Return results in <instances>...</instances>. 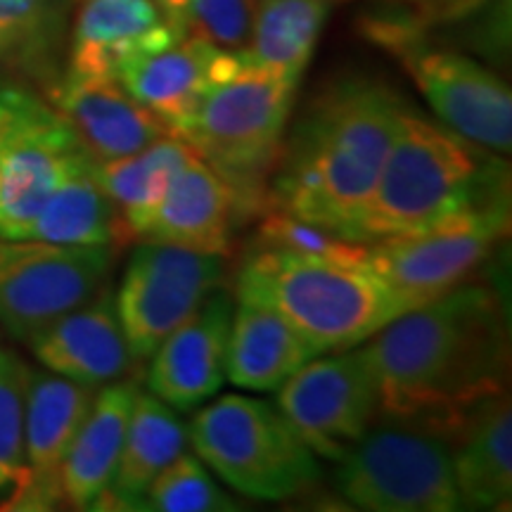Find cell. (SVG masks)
I'll use <instances>...</instances> for the list:
<instances>
[{
  "mask_svg": "<svg viewBox=\"0 0 512 512\" xmlns=\"http://www.w3.org/2000/svg\"><path fill=\"white\" fill-rule=\"evenodd\" d=\"M124 238L119 214L86 162L72 171L43 202L15 240H43L57 245H117Z\"/></svg>",
  "mask_w": 512,
  "mask_h": 512,
  "instance_id": "25",
  "label": "cell"
},
{
  "mask_svg": "<svg viewBox=\"0 0 512 512\" xmlns=\"http://www.w3.org/2000/svg\"><path fill=\"white\" fill-rule=\"evenodd\" d=\"M259 247L280 249L297 256L347 261V264H368L366 242H351L280 209L261 211Z\"/></svg>",
  "mask_w": 512,
  "mask_h": 512,
  "instance_id": "31",
  "label": "cell"
},
{
  "mask_svg": "<svg viewBox=\"0 0 512 512\" xmlns=\"http://www.w3.org/2000/svg\"><path fill=\"white\" fill-rule=\"evenodd\" d=\"M72 0H0V60H31L60 34Z\"/></svg>",
  "mask_w": 512,
  "mask_h": 512,
  "instance_id": "30",
  "label": "cell"
},
{
  "mask_svg": "<svg viewBox=\"0 0 512 512\" xmlns=\"http://www.w3.org/2000/svg\"><path fill=\"white\" fill-rule=\"evenodd\" d=\"M31 368L17 354L0 358V491H17L27 477L24 413H27Z\"/></svg>",
  "mask_w": 512,
  "mask_h": 512,
  "instance_id": "29",
  "label": "cell"
},
{
  "mask_svg": "<svg viewBox=\"0 0 512 512\" xmlns=\"http://www.w3.org/2000/svg\"><path fill=\"white\" fill-rule=\"evenodd\" d=\"M192 147L176 133H166L145 150L114 162L93 164L95 178L119 214L124 238H138L147 216L169 188L171 178L188 162Z\"/></svg>",
  "mask_w": 512,
  "mask_h": 512,
  "instance_id": "26",
  "label": "cell"
},
{
  "mask_svg": "<svg viewBox=\"0 0 512 512\" xmlns=\"http://www.w3.org/2000/svg\"><path fill=\"white\" fill-rule=\"evenodd\" d=\"M238 211L228 183L192 152L147 216L138 240L226 256L233 247Z\"/></svg>",
  "mask_w": 512,
  "mask_h": 512,
  "instance_id": "20",
  "label": "cell"
},
{
  "mask_svg": "<svg viewBox=\"0 0 512 512\" xmlns=\"http://www.w3.org/2000/svg\"><path fill=\"white\" fill-rule=\"evenodd\" d=\"M195 456L230 489L254 501L302 496L320 479L316 453L275 403L221 394L188 425Z\"/></svg>",
  "mask_w": 512,
  "mask_h": 512,
  "instance_id": "6",
  "label": "cell"
},
{
  "mask_svg": "<svg viewBox=\"0 0 512 512\" xmlns=\"http://www.w3.org/2000/svg\"><path fill=\"white\" fill-rule=\"evenodd\" d=\"M339 460L337 489L358 510H465L446 434L430 420L382 415Z\"/></svg>",
  "mask_w": 512,
  "mask_h": 512,
  "instance_id": "7",
  "label": "cell"
},
{
  "mask_svg": "<svg viewBox=\"0 0 512 512\" xmlns=\"http://www.w3.org/2000/svg\"><path fill=\"white\" fill-rule=\"evenodd\" d=\"M363 349L380 389V415L441 427L508 387V313L489 285L465 280L401 313Z\"/></svg>",
  "mask_w": 512,
  "mask_h": 512,
  "instance_id": "1",
  "label": "cell"
},
{
  "mask_svg": "<svg viewBox=\"0 0 512 512\" xmlns=\"http://www.w3.org/2000/svg\"><path fill=\"white\" fill-rule=\"evenodd\" d=\"M136 396L138 382L126 377L95 392L91 411L76 432L60 470L62 501L72 508L93 510L110 486Z\"/></svg>",
  "mask_w": 512,
  "mask_h": 512,
  "instance_id": "22",
  "label": "cell"
},
{
  "mask_svg": "<svg viewBox=\"0 0 512 512\" xmlns=\"http://www.w3.org/2000/svg\"><path fill=\"white\" fill-rule=\"evenodd\" d=\"M226 264L219 254L143 242L128 259L114 297L133 361H147L164 337L221 285Z\"/></svg>",
  "mask_w": 512,
  "mask_h": 512,
  "instance_id": "13",
  "label": "cell"
},
{
  "mask_svg": "<svg viewBox=\"0 0 512 512\" xmlns=\"http://www.w3.org/2000/svg\"><path fill=\"white\" fill-rule=\"evenodd\" d=\"M188 446V425H183L174 408L155 394L138 392L117 470L93 510H143L150 484Z\"/></svg>",
  "mask_w": 512,
  "mask_h": 512,
  "instance_id": "23",
  "label": "cell"
},
{
  "mask_svg": "<svg viewBox=\"0 0 512 512\" xmlns=\"http://www.w3.org/2000/svg\"><path fill=\"white\" fill-rule=\"evenodd\" d=\"M0 358H3V349H0Z\"/></svg>",
  "mask_w": 512,
  "mask_h": 512,
  "instance_id": "34",
  "label": "cell"
},
{
  "mask_svg": "<svg viewBox=\"0 0 512 512\" xmlns=\"http://www.w3.org/2000/svg\"><path fill=\"white\" fill-rule=\"evenodd\" d=\"M316 356L271 306L238 299L226 347V380L249 392H278Z\"/></svg>",
  "mask_w": 512,
  "mask_h": 512,
  "instance_id": "24",
  "label": "cell"
},
{
  "mask_svg": "<svg viewBox=\"0 0 512 512\" xmlns=\"http://www.w3.org/2000/svg\"><path fill=\"white\" fill-rule=\"evenodd\" d=\"M114 256L110 245L0 238V325L29 344L46 325L102 290Z\"/></svg>",
  "mask_w": 512,
  "mask_h": 512,
  "instance_id": "10",
  "label": "cell"
},
{
  "mask_svg": "<svg viewBox=\"0 0 512 512\" xmlns=\"http://www.w3.org/2000/svg\"><path fill=\"white\" fill-rule=\"evenodd\" d=\"M98 389L55 373L31 370L27 413H24V453L27 477L12 491L10 510H48L62 501L60 470L69 446L86 420Z\"/></svg>",
  "mask_w": 512,
  "mask_h": 512,
  "instance_id": "15",
  "label": "cell"
},
{
  "mask_svg": "<svg viewBox=\"0 0 512 512\" xmlns=\"http://www.w3.org/2000/svg\"><path fill=\"white\" fill-rule=\"evenodd\" d=\"M188 36L155 0H81L69 46L79 76L117 79L121 69Z\"/></svg>",
  "mask_w": 512,
  "mask_h": 512,
  "instance_id": "16",
  "label": "cell"
},
{
  "mask_svg": "<svg viewBox=\"0 0 512 512\" xmlns=\"http://www.w3.org/2000/svg\"><path fill=\"white\" fill-rule=\"evenodd\" d=\"M337 0H256L247 57L256 67L302 79Z\"/></svg>",
  "mask_w": 512,
  "mask_h": 512,
  "instance_id": "27",
  "label": "cell"
},
{
  "mask_svg": "<svg viewBox=\"0 0 512 512\" xmlns=\"http://www.w3.org/2000/svg\"><path fill=\"white\" fill-rule=\"evenodd\" d=\"M275 406L316 456L339 463L380 415V389L366 349L313 356L283 382Z\"/></svg>",
  "mask_w": 512,
  "mask_h": 512,
  "instance_id": "12",
  "label": "cell"
},
{
  "mask_svg": "<svg viewBox=\"0 0 512 512\" xmlns=\"http://www.w3.org/2000/svg\"><path fill=\"white\" fill-rule=\"evenodd\" d=\"M143 510L157 512H230L238 510L195 453H181L150 484Z\"/></svg>",
  "mask_w": 512,
  "mask_h": 512,
  "instance_id": "28",
  "label": "cell"
},
{
  "mask_svg": "<svg viewBox=\"0 0 512 512\" xmlns=\"http://www.w3.org/2000/svg\"><path fill=\"white\" fill-rule=\"evenodd\" d=\"M36 361L50 373L88 387L124 380L136 366L121 330L117 302L100 290L29 339Z\"/></svg>",
  "mask_w": 512,
  "mask_h": 512,
  "instance_id": "19",
  "label": "cell"
},
{
  "mask_svg": "<svg viewBox=\"0 0 512 512\" xmlns=\"http://www.w3.org/2000/svg\"><path fill=\"white\" fill-rule=\"evenodd\" d=\"M155 3L162 8L166 15L171 19H176L181 27L188 29V24H185V12H188V0H155Z\"/></svg>",
  "mask_w": 512,
  "mask_h": 512,
  "instance_id": "33",
  "label": "cell"
},
{
  "mask_svg": "<svg viewBox=\"0 0 512 512\" xmlns=\"http://www.w3.org/2000/svg\"><path fill=\"white\" fill-rule=\"evenodd\" d=\"M235 294L278 311L316 356L361 347L408 311L368 264L268 247L242 264Z\"/></svg>",
  "mask_w": 512,
  "mask_h": 512,
  "instance_id": "4",
  "label": "cell"
},
{
  "mask_svg": "<svg viewBox=\"0 0 512 512\" xmlns=\"http://www.w3.org/2000/svg\"><path fill=\"white\" fill-rule=\"evenodd\" d=\"M86 155L53 105L17 86H0V238L15 240Z\"/></svg>",
  "mask_w": 512,
  "mask_h": 512,
  "instance_id": "9",
  "label": "cell"
},
{
  "mask_svg": "<svg viewBox=\"0 0 512 512\" xmlns=\"http://www.w3.org/2000/svg\"><path fill=\"white\" fill-rule=\"evenodd\" d=\"M256 0H188V34L223 50L245 53L252 36Z\"/></svg>",
  "mask_w": 512,
  "mask_h": 512,
  "instance_id": "32",
  "label": "cell"
},
{
  "mask_svg": "<svg viewBox=\"0 0 512 512\" xmlns=\"http://www.w3.org/2000/svg\"><path fill=\"white\" fill-rule=\"evenodd\" d=\"M245 53L223 50L200 36L188 34L157 53H150L121 69L117 81L145 110L181 136L209 88L238 72Z\"/></svg>",
  "mask_w": 512,
  "mask_h": 512,
  "instance_id": "17",
  "label": "cell"
},
{
  "mask_svg": "<svg viewBox=\"0 0 512 512\" xmlns=\"http://www.w3.org/2000/svg\"><path fill=\"white\" fill-rule=\"evenodd\" d=\"M368 31L396 55L439 124L496 155H508L512 93L501 76L460 50L432 46L406 19L373 22Z\"/></svg>",
  "mask_w": 512,
  "mask_h": 512,
  "instance_id": "8",
  "label": "cell"
},
{
  "mask_svg": "<svg viewBox=\"0 0 512 512\" xmlns=\"http://www.w3.org/2000/svg\"><path fill=\"white\" fill-rule=\"evenodd\" d=\"M53 107L72 126L93 164L136 155L171 133L117 79L67 72L53 88Z\"/></svg>",
  "mask_w": 512,
  "mask_h": 512,
  "instance_id": "18",
  "label": "cell"
},
{
  "mask_svg": "<svg viewBox=\"0 0 512 512\" xmlns=\"http://www.w3.org/2000/svg\"><path fill=\"white\" fill-rule=\"evenodd\" d=\"M439 430L451 446L453 475L465 508H510L512 411L508 392L465 408Z\"/></svg>",
  "mask_w": 512,
  "mask_h": 512,
  "instance_id": "21",
  "label": "cell"
},
{
  "mask_svg": "<svg viewBox=\"0 0 512 512\" xmlns=\"http://www.w3.org/2000/svg\"><path fill=\"white\" fill-rule=\"evenodd\" d=\"M406 107L399 93L366 76H347L323 88L283 140L266 209L287 211L361 242L363 209Z\"/></svg>",
  "mask_w": 512,
  "mask_h": 512,
  "instance_id": "2",
  "label": "cell"
},
{
  "mask_svg": "<svg viewBox=\"0 0 512 512\" xmlns=\"http://www.w3.org/2000/svg\"><path fill=\"white\" fill-rule=\"evenodd\" d=\"M501 204H510L501 155L408 105L358 235L361 242L411 235Z\"/></svg>",
  "mask_w": 512,
  "mask_h": 512,
  "instance_id": "3",
  "label": "cell"
},
{
  "mask_svg": "<svg viewBox=\"0 0 512 512\" xmlns=\"http://www.w3.org/2000/svg\"><path fill=\"white\" fill-rule=\"evenodd\" d=\"M233 299L216 287L204 302L152 351L147 387L174 411H195L226 382V347Z\"/></svg>",
  "mask_w": 512,
  "mask_h": 512,
  "instance_id": "14",
  "label": "cell"
},
{
  "mask_svg": "<svg viewBox=\"0 0 512 512\" xmlns=\"http://www.w3.org/2000/svg\"><path fill=\"white\" fill-rule=\"evenodd\" d=\"M297 86L247 57L238 72L209 88L183 128L181 138L228 183L240 211L266 209Z\"/></svg>",
  "mask_w": 512,
  "mask_h": 512,
  "instance_id": "5",
  "label": "cell"
},
{
  "mask_svg": "<svg viewBox=\"0 0 512 512\" xmlns=\"http://www.w3.org/2000/svg\"><path fill=\"white\" fill-rule=\"evenodd\" d=\"M508 230L510 204H501L420 233L370 242L368 266L413 311L465 283Z\"/></svg>",
  "mask_w": 512,
  "mask_h": 512,
  "instance_id": "11",
  "label": "cell"
}]
</instances>
